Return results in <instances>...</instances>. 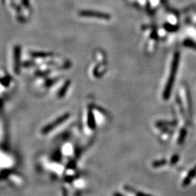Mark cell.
I'll use <instances>...</instances> for the list:
<instances>
[{"instance_id": "6", "label": "cell", "mask_w": 196, "mask_h": 196, "mask_svg": "<svg viewBox=\"0 0 196 196\" xmlns=\"http://www.w3.org/2000/svg\"><path fill=\"white\" fill-rule=\"evenodd\" d=\"M72 153V148H71V146L70 145H68V146H65V147H64V150H63V154L65 155H70Z\"/></svg>"}, {"instance_id": "8", "label": "cell", "mask_w": 196, "mask_h": 196, "mask_svg": "<svg viewBox=\"0 0 196 196\" xmlns=\"http://www.w3.org/2000/svg\"><path fill=\"white\" fill-rule=\"evenodd\" d=\"M75 184H76V186H77L78 187H82V185H83V181H81V180L76 181V182H75Z\"/></svg>"}, {"instance_id": "3", "label": "cell", "mask_w": 196, "mask_h": 196, "mask_svg": "<svg viewBox=\"0 0 196 196\" xmlns=\"http://www.w3.org/2000/svg\"><path fill=\"white\" fill-rule=\"evenodd\" d=\"M69 114H64L59 117L58 118L55 119L53 122H51L49 124L47 125L46 126H44L42 130V132L44 134H47V133L50 132L51 131H52L54 129H55L56 127H57L58 126H60L62 123H63L64 121H65L68 118Z\"/></svg>"}, {"instance_id": "9", "label": "cell", "mask_w": 196, "mask_h": 196, "mask_svg": "<svg viewBox=\"0 0 196 196\" xmlns=\"http://www.w3.org/2000/svg\"><path fill=\"white\" fill-rule=\"evenodd\" d=\"M192 42H185V45H187V46H188V47H194V46H195V47H196V44H193V43H192Z\"/></svg>"}, {"instance_id": "5", "label": "cell", "mask_w": 196, "mask_h": 196, "mask_svg": "<svg viewBox=\"0 0 196 196\" xmlns=\"http://www.w3.org/2000/svg\"><path fill=\"white\" fill-rule=\"evenodd\" d=\"M166 163V161L165 160H161V161H156V162L153 163V167H160V166H164L165 165Z\"/></svg>"}, {"instance_id": "1", "label": "cell", "mask_w": 196, "mask_h": 196, "mask_svg": "<svg viewBox=\"0 0 196 196\" xmlns=\"http://www.w3.org/2000/svg\"><path fill=\"white\" fill-rule=\"evenodd\" d=\"M179 54L177 52L174 57V60H173L172 68H171V72L169 74V79L167 81V84H166L165 90L164 92V99H167L170 96L171 92H172L173 83H174V80H175L176 74H177L178 63H179Z\"/></svg>"}, {"instance_id": "10", "label": "cell", "mask_w": 196, "mask_h": 196, "mask_svg": "<svg viewBox=\"0 0 196 196\" xmlns=\"http://www.w3.org/2000/svg\"><path fill=\"white\" fill-rule=\"evenodd\" d=\"M136 196H152V195H148V194H145V193H143V192H137V195Z\"/></svg>"}, {"instance_id": "4", "label": "cell", "mask_w": 196, "mask_h": 196, "mask_svg": "<svg viewBox=\"0 0 196 196\" xmlns=\"http://www.w3.org/2000/svg\"><path fill=\"white\" fill-rule=\"evenodd\" d=\"M195 175H196V166L193 168V169H191L190 172H189L187 177L184 178L183 182H182V186H183V187H187V186H188L189 184H190L191 181L195 178Z\"/></svg>"}, {"instance_id": "2", "label": "cell", "mask_w": 196, "mask_h": 196, "mask_svg": "<svg viewBox=\"0 0 196 196\" xmlns=\"http://www.w3.org/2000/svg\"><path fill=\"white\" fill-rule=\"evenodd\" d=\"M79 15L83 18H94L104 21H109L111 16L106 12H100V11L91 10H83L79 12Z\"/></svg>"}, {"instance_id": "11", "label": "cell", "mask_w": 196, "mask_h": 196, "mask_svg": "<svg viewBox=\"0 0 196 196\" xmlns=\"http://www.w3.org/2000/svg\"><path fill=\"white\" fill-rule=\"evenodd\" d=\"M114 196H123V195H121V194L118 193V192H115V193H114Z\"/></svg>"}, {"instance_id": "7", "label": "cell", "mask_w": 196, "mask_h": 196, "mask_svg": "<svg viewBox=\"0 0 196 196\" xmlns=\"http://www.w3.org/2000/svg\"><path fill=\"white\" fill-rule=\"evenodd\" d=\"M178 160H179V156H178L177 155H175V156H173L172 159V161H171V163H172V165L175 164L178 161Z\"/></svg>"}]
</instances>
